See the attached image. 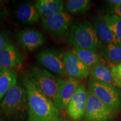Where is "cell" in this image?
Instances as JSON below:
<instances>
[{"mask_svg":"<svg viewBox=\"0 0 121 121\" xmlns=\"http://www.w3.org/2000/svg\"><path fill=\"white\" fill-rule=\"evenodd\" d=\"M65 66L66 75L69 77L84 79L90 75V69L71 50L65 52Z\"/></svg>","mask_w":121,"mask_h":121,"instance_id":"cell-12","label":"cell"},{"mask_svg":"<svg viewBox=\"0 0 121 121\" xmlns=\"http://www.w3.org/2000/svg\"><path fill=\"white\" fill-rule=\"evenodd\" d=\"M103 18L110 30L121 40V18L114 13H107Z\"/></svg>","mask_w":121,"mask_h":121,"instance_id":"cell-22","label":"cell"},{"mask_svg":"<svg viewBox=\"0 0 121 121\" xmlns=\"http://www.w3.org/2000/svg\"><path fill=\"white\" fill-rule=\"evenodd\" d=\"M22 64V56L13 43L7 45L0 52V67L2 70H15Z\"/></svg>","mask_w":121,"mask_h":121,"instance_id":"cell-13","label":"cell"},{"mask_svg":"<svg viewBox=\"0 0 121 121\" xmlns=\"http://www.w3.org/2000/svg\"><path fill=\"white\" fill-rule=\"evenodd\" d=\"M71 51L89 69H91L99 63H103V58L100 54L97 53V52L95 51L76 47H73Z\"/></svg>","mask_w":121,"mask_h":121,"instance_id":"cell-17","label":"cell"},{"mask_svg":"<svg viewBox=\"0 0 121 121\" xmlns=\"http://www.w3.org/2000/svg\"><path fill=\"white\" fill-rule=\"evenodd\" d=\"M0 112L6 117H20L28 112L26 89L16 85L10 89L0 103Z\"/></svg>","mask_w":121,"mask_h":121,"instance_id":"cell-3","label":"cell"},{"mask_svg":"<svg viewBox=\"0 0 121 121\" xmlns=\"http://www.w3.org/2000/svg\"><path fill=\"white\" fill-rule=\"evenodd\" d=\"M26 76L34 83L53 103L58 89V78L52 73L42 68L33 67L29 69Z\"/></svg>","mask_w":121,"mask_h":121,"instance_id":"cell-5","label":"cell"},{"mask_svg":"<svg viewBox=\"0 0 121 121\" xmlns=\"http://www.w3.org/2000/svg\"><path fill=\"white\" fill-rule=\"evenodd\" d=\"M28 95L29 121H58L60 110L28 77L24 78Z\"/></svg>","mask_w":121,"mask_h":121,"instance_id":"cell-1","label":"cell"},{"mask_svg":"<svg viewBox=\"0 0 121 121\" xmlns=\"http://www.w3.org/2000/svg\"><path fill=\"white\" fill-rule=\"evenodd\" d=\"M17 41L20 46L24 49L33 51L44 45L47 38L38 30L26 29L18 31Z\"/></svg>","mask_w":121,"mask_h":121,"instance_id":"cell-11","label":"cell"},{"mask_svg":"<svg viewBox=\"0 0 121 121\" xmlns=\"http://www.w3.org/2000/svg\"><path fill=\"white\" fill-rule=\"evenodd\" d=\"M110 67L116 86L121 87V63L117 65H112Z\"/></svg>","mask_w":121,"mask_h":121,"instance_id":"cell-23","label":"cell"},{"mask_svg":"<svg viewBox=\"0 0 121 121\" xmlns=\"http://www.w3.org/2000/svg\"><path fill=\"white\" fill-rule=\"evenodd\" d=\"M94 26L100 40H102L105 44H114L121 45V40H119L110 30L104 22L103 18L96 19Z\"/></svg>","mask_w":121,"mask_h":121,"instance_id":"cell-18","label":"cell"},{"mask_svg":"<svg viewBox=\"0 0 121 121\" xmlns=\"http://www.w3.org/2000/svg\"><path fill=\"white\" fill-rule=\"evenodd\" d=\"M15 13L18 20L24 24L38 23L40 17L35 4L30 2L20 5Z\"/></svg>","mask_w":121,"mask_h":121,"instance_id":"cell-15","label":"cell"},{"mask_svg":"<svg viewBox=\"0 0 121 121\" xmlns=\"http://www.w3.org/2000/svg\"><path fill=\"white\" fill-rule=\"evenodd\" d=\"M17 81L16 71L4 69L0 72V103L10 89L17 85Z\"/></svg>","mask_w":121,"mask_h":121,"instance_id":"cell-19","label":"cell"},{"mask_svg":"<svg viewBox=\"0 0 121 121\" xmlns=\"http://www.w3.org/2000/svg\"><path fill=\"white\" fill-rule=\"evenodd\" d=\"M58 121H70L69 120H67V119H62V118H60L58 119Z\"/></svg>","mask_w":121,"mask_h":121,"instance_id":"cell-28","label":"cell"},{"mask_svg":"<svg viewBox=\"0 0 121 121\" xmlns=\"http://www.w3.org/2000/svg\"><path fill=\"white\" fill-rule=\"evenodd\" d=\"M89 90L115 114L121 110V91L116 86L94 79L88 82Z\"/></svg>","mask_w":121,"mask_h":121,"instance_id":"cell-4","label":"cell"},{"mask_svg":"<svg viewBox=\"0 0 121 121\" xmlns=\"http://www.w3.org/2000/svg\"><path fill=\"white\" fill-rule=\"evenodd\" d=\"M65 52L60 48H48L43 50L36 56L38 62L60 76L66 75L65 66Z\"/></svg>","mask_w":121,"mask_h":121,"instance_id":"cell-7","label":"cell"},{"mask_svg":"<svg viewBox=\"0 0 121 121\" xmlns=\"http://www.w3.org/2000/svg\"><path fill=\"white\" fill-rule=\"evenodd\" d=\"M90 75L93 79L116 86L110 66L104 63H99L90 69Z\"/></svg>","mask_w":121,"mask_h":121,"instance_id":"cell-16","label":"cell"},{"mask_svg":"<svg viewBox=\"0 0 121 121\" xmlns=\"http://www.w3.org/2000/svg\"><path fill=\"white\" fill-rule=\"evenodd\" d=\"M80 85L79 80L72 77L67 79L58 78V89L53 104L59 110L67 109L69 102Z\"/></svg>","mask_w":121,"mask_h":121,"instance_id":"cell-9","label":"cell"},{"mask_svg":"<svg viewBox=\"0 0 121 121\" xmlns=\"http://www.w3.org/2000/svg\"><path fill=\"white\" fill-rule=\"evenodd\" d=\"M41 19L42 26L47 32L56 39H60L66 36L71 28V16L66 11Z\"/></svg>","mask_w":121,"mask_h":121,"instance_id":"cell-6","label":"cell"},{"mask_svg":"<svg viewBox=\"0 0 121 121\" xmlns=\"http://www.w3.org/2000/svg\"><path fill=\"white\" fill-rule=\"evenodd\" d=\"M34 4L41 19L60 13L63 11L65 7L62 0H38Z\"/></svg>","mask_w":121,"mask_h":121,"instance_id":"cell-14","label":"cell"},{"mask_svg":"<svg viewBox=\"0 0 121 121\" xmlns=\"http://www.w3.org/2000/svg\"><path fill=\"white\" fill-rule=\"evenodd\" d=\"M119 5H121V4H119Z\"/></svg>","mask_w":121,"mask_h":121,"instance_id":"cell-30","label":"cell"},{"mask_svg":"<svg viewBox=\"0 0 121 121\" xmlns=\"http://www.w3.org/2000/svg\"><path fill=\"white\" fill-rule=\"evenodd\" d=\"M7 13H8V12L7 11L1 12V13H0V20L4 17V16H6V15H7Z\"/></svg>","mask_w":121,"mask_h":121,"instance_id":"cell-27","label":"cell"},{"mask_svg":"<svg viewBox=\"0 0 121 121\" xmlns=\"http://www.w3.org/2000/svg\"><path fill=\"white\" fill-rule=\"evenodd\" d=\"M68 42L73 47L97 52L102 42L93 25L87 22H76L72 25Z\"/></svg>","mask_w":121,"mask_h":121,"instance_id":"cell-2","label":"cell"},{"mask_svg":"<svg viewBox=\"0 0 121 121\" xmlns=\"http://www.w3.org/2000/svg\"><path fill=\"white\" fill-rule=\"evenodd\" d=\"M87 92L85 85L80 84L67 108V114L69 118L75 121H79L84 117Z\"/></svg>","mask_w":121,"mask_h":121,"instance_id":"cell-10","label":"cell"},{"mask_svg":"<svg viewBox=\"0 0 121 121\" xmlns=\"http://www.w3.org/2000/svg\"><path fill=\"white\" fill-rule=\"evenodd\" d=\"M92 5L90 0H69L65 4L66 10L69 13L78 14L85 13Z\"/></svg>","mask_w":121,"mask_h":121,"instance_id":"cell-21","label":"cell"},{"mask_svg":"<svg viewBox=\"0 0 121 121\" xmlns=\"http://www.w3.org/2000/svg\"><path fill=\"white\" fill-rule=\"evenodd\" d=\"M116 114L90 90L87 92L84 118L86 121H109Z\"/></svg>","mask_w":121,"mask_h":121,"instance_id":"cell-8","label":"cell"},{"mask_svg":"<svg viewBox=\"0 0 121 121\" xmlns=\"http://www.w3.org/2000/svg\"><path fill=\"white\" fill-rule=\"evenodd\" d=\"M11 43V39L8 33L0 31V52Z\"/></svg>","mask_w":121,"mask_h":121,"instance_id":"cell-24","label":"cell"},{"mask_svg":"<svg viewBox=\"0 0 121 121\" xmlns=\"http://www.w3.org/2000/svg\"><path fill=\"white\" fill-rule=\"evenodd\" d=\"M0 121H1V120H0Z\"/></svg>","mask_w":121,"mask_h":121,"instance_id":"cell-31","label":"cell"},{"mask_svg":"<svg viewBox=\"0 0 121 121\" xmlns=\"http://www.w3.org/2000/svg\"><path fill=\"white\" fill-rule=\"evenodd\" d=\"M100 56L113 65L119 64L121 63V45L105 44L101 48Z\"/></svg>","mask_w":121,"mask_h":121,"instance_id":"cell-20","label":"cell"},{"mask_svg":"<svg viewBox=\"0 0 121 121\" xmlns=\"http://www.w3.org/2000/svg\"><path fill=\"white\" fill-rule=\"evenodd\" d=\"M113 11H114V14L121 18V5L114 6Z\"/></svg>","mask_w":121,"mask_h":121,"instance_id":"cell-25","label":"cell"},{"mask_svg":"<svg viewBox=\"0 0 121 121\" xmlns=\"http://www.w3.org/2000/svg\"><path fill=\"white\" fill-rule=\"evenodd\" d=\"M2 69H1V67H0V72H1V71H2Z\"/></svg>","mask_w":121,"mask_h":121,"instance_id":"cell-29","label":"cell"},{"mask_svg":"<svg viewBox=\"0 0 121 121\" xmlns=\"http://www.w3.org/2000/svg\"><path fill=\"white\" fill-rule=\"evenodd\" d=\"M108 2L111 4H114V6L119 5L121 4V0H110Z\"/></svg>","mask_w":121,"mask_h":121,"instance_id":"cell-26","label":"cell"}]
</instances>
